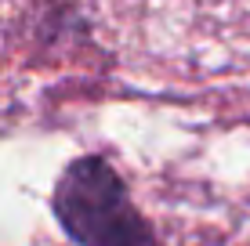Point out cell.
I'll return each instance as SVG.
<instances>
[{
	"instance_id": "obj_1",
	"label": "cell",
	"mask_w": 250,
	"mask_h": 246,
	"mask_svg": "<svg viewBox=\"0 0 250 246\" xmlns=\"http://www.w3.org/2000/svg\"><path fill=\"white\" fill-rule=\"evenodd\" d=\"M51 210L76 246H160L127 181L105 156H76L58 174Z\"/></svg>"
}]
</instances>
